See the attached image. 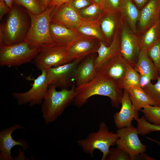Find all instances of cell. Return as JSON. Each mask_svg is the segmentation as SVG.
Segmentation results:
<instances>
[{
    "label": "cell",
    "instance_id": "1",
    "mask_svg": "<svg viewBox=\"0 0 160 160\" xmlns=\"http://www.w3.org/2000/svg\"><path fill=\"white\" fill-rule=\"evenodd\" d=\"M75 89L76 95L73 100L74 104L79 108L91 97L99 95L109 97L112 106L118 108L123 95V90L119 88L116 82L97 76L87 83L76 87Z\"/></svg>",
    "mask_w": 160,
    "mask_h": 160
},
{
    "label": "cell",
    "instance_id": "2",
    "mask_svg": "<svg viewBox=\"0 0 160 160\" xmlns=\"http://www.w3.org/2000/svg\"><path fill=\"white\" fill-rule=\"evenodd\" d=\"M30 25L27 10L18 5L13 6L5 20L0 25V45L23 41Z\"/></svg>",
    "mask_w": 160,
    "mask_h": 160
},
{
    "label": "cell",
    "instance_id": "3",
    "mask_svg": "<svg viewBox=\"0 0 160 160\" xmlns=\"http://www.w3.org/2000/svg\"><path fill=\"white\" fill-rule=\"evenodd\" d=\"M75 86V84L70 89L57 91L54 86L49 85L41 105L43 117L46 124L55 121L73 101L76 95Z\"/></svg>",
    "mask_w": 160,
    "mask_h": 160
},
{
    "label": "cell",
    "instance_id": "4",
    "mask_svg": "<svg viewBox=\"0 0 160 160\" xmlns=\"http://www.w3.org/2000/svg\"><path fill=\"white\" fill-rule=\"evenodd\" d=\"M119 138L116 133L110 132L106 124L101 122L97 131L90 133L84 139L78 140L77 143L85 153L92 157H94L95 150H100L103 154L101 160H105L110 147L116 144Z\"/></svg>",
    "mask_w": 160,
    "mask_h": 160
},
{
    "label": "cell",
    "instance_id": "5",
    "mask_svg": "<svg viewBox=\"0 0 160 160\" xmlns=\"http://www.w3.org/2000/svg\"><path fill=\"white\" fill-rule=\"evenodd\" d=\"M55 7H48L42 13L34 14L27 10L31 19L30 28L24 39L32 48L44 45H55L49 31L51 13Z\"/></svg>",
    "mask_w": 160,
    "mask_h": 160
},
{
    "label": "cell",
    "instance_id": "6",
    "mask_svg": "<svg viewBox=\"0 0 160 160\" xmlns=\"http://www.w3.org/2000/svg\"><path fill=\"white\" fill-rule=\"evenodd\" d=\"M40 50V47L32 48L24 41L0 45V65L8 67L20 66L34 59Z\"/></svg>",
    "mask_w": 160,
    "mask_h": 160
},
{
    "label": "cell",
    "instance_id": "7",
    "mask_svg": "<svg viewBox=\"0 0 160 160\" xmlns=\"http://www.w3.org/2000/svg\"><path fill=\"white\" fill-rule=\"evenodd\" d=\"M67 46L44 45L34 58L37 68L41 71L68 63L66 59Z\"/></svg>",
    "mask_w": 160,
    "mask_h": 160
},
{
    "label": "cell",
    "instance_id": "8",
    "mask_svg": "<svg viewBox=\"0 0 160 160\" xmlns=\"http://www.w3.org/2000/svg\"><path fill=\"white\" fill-rule=\"evenodd\" d=\"M41 74L34 79L31 87L27 91L18 93L14 92L13 97L18 105L28 103L32 106L42 103L47 92L49 84L47 70L41 71Z\"/></svg>",
    "mask_w": 160,
    "mask_h": 160
},
{
    "label": "cell",
    "instance_id": "9",
    "mask_svg": "<svg viewBox=\"0 0 160 160\" xmlns=\"http://www.w3.org/2000/svg\"><path fill=\"white\" fill-rule=\"evenodd\" d=\"M83 59H76L64 65L47 70L49 85L56 88L68 89L75 84L76 68Z\"/></svg>",
    "mask_w": 160,
    "mask_h": 160
},
{
    "label": "cell",
    "instance_id": "10",
    "mask_svg": "<svg viewBox=\"0 0 160 160\" xmlns=\"http://www.w3.org/2000/svg\"><path fill=\"white\" fill-rule=\"evenodd\" d=\"M100 41L95 37L80 34L67 46L68 63L76 59H83L97 52Z\"/></svg>",
    "mask_w": 160,
    "mask_h": 160
},
{
    "label": "cell",
    "instance_id": "11",
    "mask_svg": "<svg viewBox=\"0 0 160 160\" xmlns=\"http://www.w3.org/2000/svg\"><path fill=\"white\" fill-rule=\"evenodd\" d=\"M140 39L130 29L128 25L124 23L120 31V53L128 64L135 66L140 50Z\"/></svg>",
    "mask_w": 160,
    "mask_h": 160
},
{
    "label": "cell",
    "instance_id": "12",
    "mask_svg": "<svg viewBox=\"0 0 160 160\" xmlns=\"http://www.w3.org/2000/svg\"><path fill=\"white\" fill-rule=\"evenodd\" d=\"M116 133L119 137L116 145L130 156L143 153L146 151V146L139 139L137 128L132 124L129 126L119 129Z\"/></svg>",
    "mask_w": 160,
    "mask_h": 160
},
{
    "label": "cell",
    "instance_id": "13",
    "mask_svg": "<svg viewBox=\"0 0 160 160\" xmlns=\"http://www.w3.org/2000/svg\"><path fill=\"white\" fill-rule=\"evenodd\" d=\"M123 18L120 11H104L97 20L109 45L115 34L120 31L124 24Z\"/></svg>",
    "mask_w": 160,
    "mask_h": 160
},
{
    "label": "cell",
    "instance_id": "14",
    "mask_svg": "<svg viewBox=\"0 0 160 160\" xmlns=\"http://www.w3.org/2000/svg\"><path fill=\"white\" fill-rule=\"evenodd\" d=\"M50 22L76 29L83 19L78 12L68 2L55 7L50 15Z\"/></svg>",
    "mask_w": 160,
    "mask_h": 160
},
{
    "label": "cell",
    "instance_id": "15",
    "mask_svg": "<svg viewBox=\"0 0 160 160\" xmlns=\"http://www.w3.org/2000/svg\"><path fill=\"white\" fill-rule=\"evenodd\" d=\"M24 128L19 124H16L0 132V160L14 159L11 155L12 148L16 145L21 146L24 150L29 149V146L26 140L20 139L16 141L13 139L12 134L16 129Z\"/></svg>",
    "mask_w": 160,
    "mask_h": 160
},
{
    "label": "cell",
    "instance_id": "16",
    "mask_svg": "<svg viewBox=\"0 0 160 160\" xmlns=\"http://www.w3.org/2000/svg\"><path fill=\"white\" fill-rule=\"evenodd\" d=\"M95 64L98 71L112 60L121 55L120 53V31L114 35L111 43L106 46L100 41L97 52Z\"/></svg>",
    "mask_w": 160,
    "mask_h": 160
},
{
    "label": "cell",
    "instance_id": "17",
    "mask_svg": "<svg viewBox=\"0 0 160 160\" xmlns=\"http://www.w3.org/2000/svg\"><path fill=\"white\" fill-rule=\"evenodd\" d=\"M129 65L120 55L106 64L98 71L96 76L112 80L118 85Z\"/></svg>",
    "mask_w": 160,
    "mask_h": 160
},
{
    "label": "cell",
    "instance_id": "18",
    "mask_svg": "<svg viewBox=\"0 0 160 160\" xmlns=\"http://www.w3.org/2000/svg\"><path fill=\"white\" fill-rule=\"evenodd\" d=\"M97 56V52L90 54L79 64L75 73L76 87L87 83L96 77L97 71L95 66V61Z\"/></svg>",
    "mask_w": 160,
    "mask_h": 160
},
{
    "label": "cell",
    "instance_id": "19",
    "mask_svg": "<svg viewBox=\"0 0 160 160\" xmlns=\"http://www.w3.org/2000/svg\"><path fill=\"white\" fill-rule=\"evenodd\" d=\"M120 111L114 115V121L116 126L121 129L130 126L133 119L138 118V112L133 108L127 90H123Z\"/></svg>",
    "mask_w": 160,
    "mask_h": 160
},
{
    "label": "cell",
    "instance_id": "20",
    "mask_svg": "<svg viewBox=\"0 0 160 160\" xmlns=\"http://www.w3.org/2000/svg\"><path fill=\"white\" fill-rule=\"evenodd\" d=\"M160 19V0H149L140 12L138 25L145 31Z\"/></svg>",
    "mask_w": 160,
    "mask_h": 160
},
{
    "label": "cell",
    "instance_id": "21",
    "mask_svg": "<svg viewBox=\"0 0 160 160\" xmlns=\"http://www.w3.org/2000/svg\"><path fill=\"white\" fill-rule=\"evenodd\" d=\"M49 31L52 40L57 45L67 46L80 34L76 29L51 22Z\"/></svg>",
    "mask_w": 160,
    "mask_h": 160
},
{
    "label": "cell",
    "instance_id": "22",
    "mask_svg": "<svg viewBox=\"0 0 160 160\" xmlns=\"http://www.w3.org/2000/svg\"><path fill=\"white\" fill-rule=\"evenodd\" d=\"M133 68L140 75L148 76L151 77L153 80H156L160 76L146 50H140L137 61Z\"/></svg>",
    "mask_w": 160,
    "mask_h": 160
},
{
    "label": "cell",
    "instance_id": "23",
    "mask_svg": "<svg viewBox=\"0 0 160 160\" xmlns=\"http://www.w3.org/2000/svg\"><path fill=\"white\" fill-rule=\"evenodd\" d=\"M121 13L127 24L134 33L137 32L136 24L140 11L132 0H121Z\"/></svg>",
    "mask_w": 160,
    "mask_h": 160
},
{
    "label": "cell",
    "instance_id": "24",
    "mask_svg": "<svg viewBox=\"0 0 160 160\" xmlns=\"http://www.w3.org/2000/svg\"><path fill=\"white\" fill-rule=\"evenodd\" d=\"M134 109L138 112L148 105L156 106L146 92L140 87H134L127 90Z\"/></svg>",
    "mask_w": 160,
    "mask_h": 160
},
{
    "label": "cell",
    "instance_id": "25",
    "mask_svg": "<svg viewBox=\"0 0 160 160\" xmlns=\"http://www.w3.org/2000/svg\"><path fill=\"white\" fill-rule=\"evenodd\" d=\"M76 29L80 34L95 37L108 46L97 20L95 21L83 20Z\"/></svg>",
    "mask_w": 160,
    "mask_h": 160
},
{
    "label": "cell",
    "instance_id": "26",
    "mask_svg": "<svg viewBox=\"0 0 160 160\" xmlns=\"http://www.w3.org/2000/svg\"><path fill=\"white\" fill-rule=\"evenodd\" d=\"M140 39L141 49L147 50L160 38V19L144 31Z\"/></svg>",
    "mask_w": 160,
    "mask_h": 160
},
{
    "label": "cell",
    "instance_id": "27",
    "mask_svg": "<svg viewBox=\"0 0 160 160\" xmlns=\"http://www.w3.org/2000/svg\"><path fill=\"white\" fill-rule=\"evenodd\" d=\"M140 75L130 65L129 66L125 75L118 84L119 88L122 90H128L134 87H140Z\"/></svg>",
    "mask_w": 160,
    "mask_h": 160
},
{
    "label": "cell",
    "instance_id": "28",
    "mask_svg": "<svg viewBox=\"0 0 160 160\" xmlns=\"http://www.w3.org/2000/svg\"><path fill=\"white\" fill-rule=\"evenodd\" d=\"M104 10L102 6L92 4L80 10L78 13L83 20L95 21L98 20Z\"/></svg>",
    "mask_w": 160,
    "mask_h": 160
},
{
    "label": "cell",
    "instance_id": "29",
    "mask_svg": "<svg viewBox=\"0 0 160 160\" xmlns=\"http://www.w3.org/2000/svg\"><path fill=\"white\" fill-rule=\"evenodd\" d=\"M14 3L35 15L39 14L46 9L40 0H14Z\"/></svg>",
    "mask_w": 160,
    "mask_h": 160
},
{
    "label": "cell",
    "instance_id": "30",
    "mask_svg": "<svg viewBox=\"0 0 160 160\" xmlns=\"http://www.w3.org/2000/svg\"><path fill=\"white\" fill-rule=\"evenodd\" d=\"M146 120L149 122L160 125V106L148 105L141 109Z\"/></svg>",
    "mask_w": 160,
    "mask_h": 160
},
{
    "label": "cell",
    "instance_id": "31",
    "mask_svg": "<svg viewBox=\"0 0 160 160\" xmlns=\"http://www.w3.org/2000/svg\"><path fill=\"white\" fill-rule=\"evenodd\" d=\"M137 123L139 135L144 136L152 132L160 131V125L151 124L148 122L144 116L135 119Z\"/></svg>",
    "mask_w": 160,
    "mask_h": 160
},
{
    "label": "cell",
    "instance_id": "32",
    "mask_svg": "<svg viewBox=\"0 0 160 160\" xmlns=\"http://www.w3.org/2000/svg\"><path fill=\"white\" fill-rule=\"evenodd\" d=\"M157 82L153 84L151 83L143 88L148 94L156 106H160V76L156 79Z\"/></svg>",
    "mask_w": 160,
    "mask_h": 160
},
{
    "label": "cell",
    "instance_id": "33",
    "mask_svg": "<svg viewBox=\"0 0 160 160\" xmlns=\"http://www.w3.org/2000/svg\"><path fill=\"white\" fill-rule=\"evenodd\" d=\"M149 57L153 61L160 75V38L153 46L147 50Z\"/></svg>",
    "mask_w": 160,
    "mask_h": 160
},
{
    "label": "cell",
    "instance_id": "34",
    "mask_svg": "<svg viewBox=\"0 0 160 160\" xmlns=\"http://www.w3.org/2000/svg\"><path fill=\"white\" fill-rule=\"evenodd\" d=\"M105 160H131V159L129 154L117 147L110 148L109 153Z\"/></svg>",
    "mask_w": 160,
    "mask_h": 160
},
{
    "label": "cell",
    "instance_id": "35",
    "mask_svg": "<svg viewBox=\"0 0 160 160\" xmlns=\"http://www.w3.org/2000/svg\"><path fill=\"white\" fill-rule=\"evenodd\" d=\"M102 6L104 10L121 12V0H103Z\"/></svg>",
    "mask_w": 160,
    "mask_h": 160
},
{
    "label": "cell",
    "instance_id": "36",
    "mask_svg": "<svg viewBox=\"0 0 160 160\" xmlns=\"http://www.w3.org/2000/svg\"><path fill=\"white\" fill-rule=\"evenodd\" d=\"M67 2L78 12L93 4L92 0H69Z\"/></svg>",
    "mask_w": 160,
    "mask_h": 160
},
{
    "label": "cell",
    "instance_id": "37",
    "mask_svg": "<svg viewBox=\"0 0 160 160\" xmlns=\"http://www.w3.org/2000/svg\"><path fill=\"white\" fill-rule=\"evenodd\" d=\"M11 9L3 0H0V20L6 15L8 14Z\"/></svg>",
    "mask_w": 160,
    "mask_h": 160
},
{
    "label": "cell",
    "instance_id": "38",
    "mask_svg": "<svg viewBox=\"0 0 160 160\" xmlns=\"http://www.w3.org/2000/svg\"><path fill=\"white\" fill-rule=\"evenodd\" d=\"M152 80L151 77L145 75H140V87L142 88L148 86Z\"/></svg>",
    "mask_w": 160,
    "mask_h": 160
},
{
    "label": "cell",
    "instance_id": "39",
    "mask_svg": "<svg viewBox=\"0 0 160 160\" xmlns=\"http://www.w3.org/2000/svg\"><path fill=\"white\" fill-rule=\"evenodd\" d=\"M130 156L131 160H154L156 159L150 157L147 154L144 153Z\"/></svg>",
    "mask_w": 160,
    "mask_h": 160
},
{
    "label": "cell",
    "instance_id": "40",
    "mask_svg": "<svg viewBox=\"0 0 160 160\" xmlns=\"http://www.w3.org/2000/svg\"><path fill=\"white\" fill-rule=\"evenodd\" d=\"M69 0H52L49 2L48 4V7L58 6L61 4L67 2Z\"/></svg>",
    "mask_w": 160,
    "mask_h": 160
},
{
    "label": "cell",
    "instance_id": "41",
    "mask_svg": "<svg viewBox=\"0 0 160 160\" xmlns=\"http://www.w3.org/2000/svg\"><path fill=\"white\" fill-rule=\"evenodd\" d=\"M138 8H143L149 0H132Z\"/></svg>",
    "mask_w": 160,
    "mask_h": 160
},
{
    "label": "cell",
    "instance_id": "42",
    "mask_svg": "<svg viewBox=\"0 0 160 160\" xmlns=\"http://www.w3.org/2000/svg\"><path fill=\"white\" fill-rule=\"evenodd\" d=\"M6 4V5L11 9L13 6V3H14V0H3Z\"/></svg>",
    "mask_w": 160,
    "mask_h": 160
},
{
    "label": "cell",
    "instance_id": "43",
    "mask_svg": "<svg viewBox=\"0 0 160 160\" xmlns=\"http://www.w3.org/2000/svg\"><path fill=\"white\" fill-rule=\"evenodd\" d=\"M40 1L43 5L45 9H46L48 7L49 3L48 0H40Z\"/></svg>",
    "mask_w": 160,
    "mask_h": 160
},
{
    "label": "cell",
    "instance_id": "44",
    "mask_svg": "<svg viewBox=\"0 0 160 160\" xmlns=\"http://www.w3.org/2000/svg\"><path fill=\"white\" fill-rule=\"evenodd\" d=\"M93 4H95L102 6L103 0H92Z\"/></svg>",
    "mask_w": 160,
    "mask_h": 160
},
{
    "label": "cell",
    "instance_id": "45",
    "mask_svg": "<svg viewBox=\"0 0 160 160\" xmlns=\"http://www.w3.org/2000/svg\"><path fill=\"white\" fill-rule=\"evenodd\" d=\"M146 138L152 141L155 142L160 146V141L157 140L155 139L149 137H146Z\"/></svg>",
    "mask_w": 160,
    "mask_h": 160
},
{
    "label": "cell",
    "instance_id": "46",
    "mask_svg": "<svg viewBox=\"0 0 160 160\" xmlns=\"http://www.w3.org/2000/svg\"><path fill=\"white\" fill-rule=\"evenodd\" d=\"M52 0H48V1H49V3L50 2V1H51Z\"/></svg>",
    "mask_w": 160,
    "mask_h": 160
}]
</instances>
